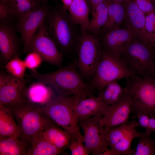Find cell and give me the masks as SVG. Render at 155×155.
I'll return each mask as SVG.
<instances>
[{"mask_svg":"<svg viewBox=\"0 0 155 155\" xmlns=\"http://www.w3.org/2000/svg\"><path fill=\"white\" fill-rule=\"evenodd\" d=\"M133 75L121 57L102 48L101 57L91 78V86L98 91L112 82Z\"/></svg>","mask_w":155,"mask_h":155,"instance_id":"cell-6","label":"cell"},{"mask_svg":"<svg viewBox=\"0 0 155 155\" xmlns=\"http://www.w3.org/2000/svg\"><path fill=\"white\" fill-rule=\"evenodd\" d=\"M27 68L31 70H36L43 61L40 55L35 51L28 53L24 60Z\"/></svg>","mask_w":155,"mask_h":155,"instance_id":"cell-31","label":"cell"},{"mask_svg":"<svg viewBox=\"0 0 155 155\" xmlns=\"http://www.w3.org/2000/svg\"><path fill=\"white\" fill-rule=\"evenodd\" d=\"M57 95L50 86L38 81L26 86L24 91L26 101L39 107L46 105Z\"/></svg>","mask_w":155,"mask_h":155,"instance_id":"cell-18","label":"cell"},{"mask_svg":"<svg viewBox=\"0 0 155 155\" xmlns=\"http://www.w3.org/2000/svg\"><path fill=\"white\" fill-rule=\"evenodd\" d=\"M102 117L94 116L78 119L83 132L84 143L90 154L102 155L108 148L104 140L105 128L99 122Z\"/></svg>","mask_w":155,"mask_h":155,"instance_id":"cell-11","label":"cell"},{"mask_svg":"<svg viewBox=\"0 0 155 155\" xmlns=\"http://www.w3.org/2000/svg\"><path fill=\"white\" fill-rule=\"evenodd\" d=\"M108 5V1L105 0L96 5L91 13L88 31L97 35L101 32L107 20Z\"/></svg>","mask_w":155,"mask_h":155,"instance_id":"cell-24","label":"cell"},{"mask_svg":"<svg viewBox=\"0 0 155 155\" xmlns=\"http://www.w3.org/2000/svg\"><path fill=\"white\" fill-rule=\"evenodd\" d=\"M100 33L102 34L101 37L98 36L102 48L121 58L128 45L136 36L133 31L127 28L119 27L101 31Z\"/></svg>","mask_w":155,"mask_h":155,"instance_id":"cell-14","label":"cell"},{"mask_svg":"<svg viewBox=\"0 0 155 155\" xmlns=\"http://www.w3.org/2000/svg\"><path fill=\"white\" fill-rule=\"evenodd\" d=\"M14 13L16 19L25 13L37 7L40 1L38 0H14Z\"/></svg>","mask_w":155,"mask_h":155,"instance_id":"cell-30","label":"cell"},{"mask_svg":"<svg viewBox=\"0 0 155 155\" xmlns=\"http://www.w3.org/2000/svg\"><path fill=\"white\" fill-rule=\"evenodd\" d=\"M67 10L76 25L81 29L88 31L90 11L89 0H73Z\"/></svg>","mask_w":155,"mask_h":155,"instance_id":"cell-20","label":"cell"},{"mask_svg":"<svg viewBox=\"0 0 155 155\" xmlns=\"http://www.w3.org/2000/svg\"><path fill=\"white\" fill-rule=\"evenodd\" d=\"M15 19L16 20L12 10L5 5L0 3V21L12 22Z\"/></svg>","mask_w":155,"mask_h":155,"instance_id":"cell-34","label":"cell"},{"mask_svg":"<svg viewBox=\"0 0 155 155\" xmlns=\"http://www.w3.org/2000/svg\"><path fill=\"white\" fill-rule=\"evenodd\" d=\"M117 82L109 83L98 91V96L106 103L108 106L118 101L124 93V88H123Z\"/></svg>","mask_w":155,"mask_h":155,"instance_id":"cell-26","label":"cell"},{"mask_svg":"<svg viewBox=\"0 0 155 155\" xmlns=\"http://www.w3.org/2000/svg\"><path fill=\"white\" fill-rule=\"evenodd\" d=\"M108 1L107 19L101 31L119 27L124 19L125 9L123 3Z\"/></svg>","mask_w":155,"mask_h":155,"instance_id":"cell-25","label":"cell"},{"mask_svg":"<svg viewBox=\"0 0 155 155\" xmlns=\"http://www.w3.org/2000/svg\"><path fill=\"white\" fill-rule=\"evenodd\" d=\"M124 89L122 96L117 102L108 107L104 115L100 119L101 125L105 129L117 127L129 121L131 101L129 94Z\"/></svg>","mask_w":155,"mask_h":155,"instance_id":"cell-15","label":"cell"},{"mask_svg":"<svg viewBox=\"0 0 155 155\" xmlns=\"http://www.w3.org/2000/svg\"><path fill=\"white\" fill-rule=\"evenodd\" d=\"M9 74L17 78H24L25 75L26 65L24 61L16 55L4 66Z\"/></svg>","mask_w":155,"mask_h":155,"instance_id":"cell-29","label":"cell"},{"mask_svg":"<svg viewBox=\"0 0 155 155\" xmlns=\"http://www.w3.org/2000/svg\"><path fill=\"white\" fill-rule=\"evenodd\" d=\"M80 99L74 96L57 95L47 104L40 108L47 117L67 131L73 140L83 141L76 112L77 105Z\"/></svg>","mask_w":155,"mask_h":155,"instance_id":"cell-4","label":"cell"},{"mask_svg":"<svg viewBox=\"0 0 155 155\" xmlns=\"http://www.w3.org/2000/svg\"><path fill=\"white\" fill-rule=\"evenodd\" d=\"M0 3L3 4L9 8L14 12L15 6L14 0H0Z\"/></svg>","mask_w":155,"mask_h":155,"instance_id":"cell-37","label":"cell"},{"mask_svg":"<svg viewBox=\"0 0 155 155\" xmlns=\"http://www.w3.org/2000/svg\"><path fill=\"white\" fill-rule=\"evenodd\" d=\"M108 106L99 96L86 97L78 103L76 112L78 119L94 116L102 117Z\"/></svg>","mask_w":155,"mask_h":155,"instance_id":"cell-19","label":"cell"},{"mask_svg":"<svg viewBox=\"0 0 155 155\" xmlns=\"http://www.w3.org/2000/svg\"><path fill=\"white\" fill-rule=\"evenodd\" d=\"M50 7L47 0H42L37 7L17 18L16 28L21 35L24 53H26L31 40L44 21Z\"/></svg>","mask_w":155,"mask_h":155,"instance_id":"cell-10","label":"cell"},{"mask_svg":"<svg viewBox=\"0 0 155 155\" xmlns=\"http://www.w3.org/2000/svg\"><path fill=\"white\" fill-rule=\"evenodd\" d=\"M145 15L155 9V0H132Z\"/></svg>","mask_w":155,"mask_h":155,"instance_id":"cell-35","label":"cell"},{"mask_svg":"<svg viewBox=\"0 0 155 155\" xmlns=\"http://www.w3.org/2000/svg\"><path fill=\"white\" fill-rule=\"evenodd\" d=\"M73 0H61L63 5L67 10Z\"/></svg>","mask_w":155,"mask_h":155,"instance_id":"cell-40","label":"cell"},{"mask_svg":"<svg viewBox=\"0 0 155 155\" xmlns=\"http://www.w3.org/2000/svg\"><path fill=\"white\" fill-rule=\"evenodd\" d=\"M76 66L75 61L55 71L40 73L31 70L26 75L50 86L58 95L74 96L81 99L95 96V89L84 82Z\"/></svg>","mask_w":155,"mask_h":155,"instance_id":"cell-1","label":"cell"},{"mask_svg":"<svg viewBox=\"0 0 155 155\" xmlns=\"http://www.w3.org/2000/svg\"><path fill=\"white\" fill-rule=\"evenodd\" d=\"M145 15L146 29L150 45V41L155 30V9Z\"/></svg>","mask_w":155,"mask_h":155,"instance_id":"cell-32","label":"cell"},{"mask_svg":"<svg viewBox=\"0 0 155 155\" xmlns=\"http://www.w3.org/2000/svg\"><path fill=\"white\" fill-rule=\"evenodd\" d=\"M7 107L10 110L20 128V139L29 143L31 147L46 129L59 126L47 117L39 107L26 101Z\"/></svg>","mask_w":155,"mask_h":155,"instance_id":"cell-3","label":"cell"},{"mask_svg":"<svg viewBox=\"0 0 155 155\" xmlns=\"http://www.w3.org/2000/svg\"><path fill=\"white\" fill-rule=\"evenodd\" d=\"M27 83L24 78H19L1 72L0 104L8 107L26 101L24 91Z\"/></svg>","mask_w":155,"mask_h":155,"instance_id":"cell-13","label":"cell"},{"mask_svg":"<svg viewBox=\"0 0 155 155\" xmlns=\"http://www.w3.org/2000/svg\"><path fill=\"white\" fill-rule=\"evenodd\" d=\"M20 128L10 109L0 104V137L20 138Z\"/></svg>","mask_w":155,"mask_h":155,"instance_id":"cell-22","label":"cell"},{"mask_svg":"<svg viewBox=\"0 0 155 155\" xmlns=\"http://www.w3.org/2000/svg\"><path fill=\"white\" fill-rule=\"evenodd\" d=\"M105 0H89L91 13L93 11L95 7L97 5Z\"/></svg>","mask_w":155,"mask_h":155,"instance_id":"cell-38","label":"cell"},{"mask_svg":"<svg viewBox=\"0 0 155 155\" xmlns=\"http://www.w3.org/2000/svg\"><path fill=\"white\" fill-rule=\"evenodd\" d=\"M125 90L131 101V113L142 112L155 118V77L133 75L126 78Z\"/></svg>","mask_w":155,"mask_h":155,"instance_id":"cell-5","label":"cell"},{"mask_svg":"<svg viewBox=\"0 0 155 155\" xmlns=\"http://www.w3.org/2000/svg\"><path fill=\"white\" fill-rule=\"evenodd\" d=\"M123 4L127 27L131 30L142 44L152 47L148 39L145 27V15L132 0H126Z\"/></svg>","mask_w":155,"mask_h":155,"instance_id":"cell-16","label":"cell"},{"mask_svg":"<svg viewBox=\"0 0 155 155\" xmlns=\"http://www.w3.org/2000/svg\"><path fill=\"white\" fill-rule=\"evenodd\" d=\"M150 44L155 51V30L150 41Z\"/></svg>","mask_w":155,"mask_h":155,"instance_id":"cell-41","label":"cell"},{"mask_svg":"<svg viewBox=\"0 0 155 155\" xmlns=\"http://www.w3.org/2000/svg\"><path fill=\"white\" fill-rule=\"evenodd\" d=\"M151 133L146 130L140 132L133 155H155V140L152 137Z\"/></svg>","mask_w":155,"mask_h":155,"instance_id":"cell-27","label":"cell"},{"mask_svg":"<svg viewBox=\"0 0 155 155\" xmlns=\"http://www.w3.org/2000/svg\"><path fill=\"white\" fill-rule=\"evenodd\" d=\"M154 77H155V73H154Z\"/></svg>","mask_w":155,"mask_h":155,"instance_id":"cell-43","label":"cell"},{"mask_svg":"<svg viewBox=\"0 0 155 155\" xmlns=\"http://www.w3.org/2000/svg\"><path fill=\"white\" fill-rule=\"evenodd\" d=\"M149 131L155 132V118L150 117L149 121Z\"/></svg>","mask_w":155,"mask_h":155,"instance_id":"cell-39","label":"cell"},{"mask_svg":"<svg viewBox=\"0 0 155 155\" xmlns=\"http://www.w3.org/2000/svg\"><path fill=\"white\" fill-rule=\"evenodd\" d=\"M138 119L139 126L149 131V121L150 117L148 115L142 112H137L135 114Z\"/></svg>","mask_w":155,"mask_h":155,"instance_id":"cell-36","label":"cell"},{"mask_svg":"<svg viewBox=\"0 0 155 155\" xmlns=\"http://www.w3.org/2000/svg\"><path fill=\"white\" fill-rule=\"evenodd\" d=\"M31 146L14 137H0V155H28Z\"/></svg>","mask_w":155,"mask_h":155,"instance_id":"cell-21","label":"cell"},{"mask_svg":"<svg viewBox=\"0 0 155 155\" xmlns=\"http://www.w3.org/2000/svg\"><path fill=\"white\" fill-rule=\"evenodd\" d=\"M121 58L134 75L154 77L155 51L152 47L142 43L136 36L128 45Z\"/></svg>","mask_w":155,"mask_h":155,"instance_id":"cell-7","label":"cell"},{"mask_svg":"<svg viewBox=\"0 0 155 155\" xmlns=\"http://www.w3.org/2000/svg\"><path fill=\"white\" fill-rule=\"evenodd\" d=\"M17 32L12 22H0V55L5 65L18 55L19 40Z\"/></svg>","mask_w":155,"mask_h":155,"instance_id":"cell-17","label":"cell"},{"mask_svg":"<svg viewBox=\"0 0 155 155\" xmlns=\"http://www.w3.org/2000/svg\"><path fill=\"white\" fill-rule=\"evenodd\" d=\"M109 1L112 2L123 3L126 0H108Z\"/></svg>","mask_w":155,"mask_h":155,"instance_id":"cell-42","label":"cell"},{"mask_svg":"<svg viewBox=\"0 0 155 155\" xmlns=\"http://www.w3.org/2000/svg\"><path fill=\"white\" fill-rule=\"evenodd\" d=\"M138 126V121L132 120L119 126L106 129L104 140L110 147L111 155H133L135 150L131 146L133 140L140 135L141 132L136 129Z\"/></svg>","mask_w":155,"mask_h":155,"instance_id":"cell-9","label":"cell"},{"mask_svg":"<svg viewBox=\"0 0 155 155\" xmlns=\"http://www.w3.org/2000/svg\"><path fill=\"white\" fill-rule=\"evenodd\" d=\"M63 151L46 140L42 134L30 149L28 155H57Z\"/></svg>","mask_w":155,"mask_h":155,"instance_id":"cell-28","label":"cell"},{"mask_svg":"<svg viewBox=\"0 0 155 155\" xmlns=\"http://www.w3.org/2000/svg\"><path fill=\"white\" fill-rule=\"evenodd\" d=\"M68 148L72 155H88L90 154L83 141L82 140L73 141Z\"/></svg>","mask_w":155,"mask_h":155,"instance_id":"cell-33","label":"cell"},{"mask_svg":"<svg viewBox=\"0 0 155 155\" xmlns=\"http://www.w3.org/2000/svg\"><path fill=\"white\" fill-rule=\"evenodd\" d=\"M76 46L77 65L81 76L92 78L100 60L102 48L97 35L80 28Z\"/></svg>","mask_w":155,"mask_h":155,"instance_id":"cell-8","label":"cell"},{"mask_svg":"<svg viewBox=\"0 0 155 155\" xmlns=\"http://www.w3.org/2000/svg\"><path fill=\"white\" fill-rule=\"evenodd\" d=\"M32 51L39 54L43 61L56 66H60L63 60V54L48 34L44 21L31 40L26 53Z\"/></svg>","mask_w":155,"mask_h":155,"instance_id":"cell-12","label":"cell"},{"mask_svg":"<svg viewBox=\"0 0 155 155\" xmlns=\"http://www.w3.org/2000/svg\"><path fill=\"white\" fill-rule=\"evenodd\" d=\"M59 126L50 127L42 133L43 136L57 148L64 150L68 148L74 140L66 131L60 128Z\"/></svg>","mask_w":155,"mask_h":155,"instance_id":"cell-23","label":"cell"},{"mask_svg":"<svg viewBox=\"0 0 155 155\" xmlns=\"http://www.w3.org/2000/svg\"><path fill=\"white\" fill-rule=\"evenodd\" d=\"M44 23L48 34L63 54L76 45L79 34L76 31L77 25L62 4L50 7Z\"/></svg>","mask_w":155,"mask_h":155,"instance_id":"cell-2","label":"cell"},{"mask_svg":"<svg viewBox=\"0 0 155 155\" xmlns=\"http://www.w3.org/2000/svg\"><path fill=\"white\" fill-rule=\"evenodd\" d=\"M42 0H38V1H42Z\"/></svg>","mask_w":155,"mask_h":155,"instance_id":"cell-44","label":"cell"}]
</instances>
